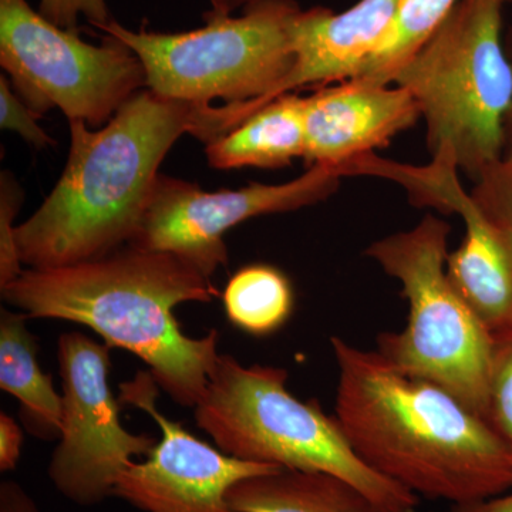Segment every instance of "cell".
Masks as SVG:
<instances>
[{
    "mask_svg": "<svg viewBox=\"0 0 512 512\" xmlns=\"http://www.w3.org/2000/svg\"><path fill=\"white\" fill-rule=\"evenodd\" d=\"M202 104L140 90L101 128L70 121L69 160L56 187L16 227L29 268L92 261L127 247L175 141L190 134ZM205 106V104H204Z\"/></svg>",
    "mask_w": 512,
    "mask_h": 512,
    "instance_id": "3",
    "label": "cell"
},
{
    "mask_svg": "<svg viewBox=\"0 0 512 512\" xmlns=\"http://www.w3.org/2000/svg\"><path fill=\"white\" fill-rule=\"evenodd\" d=\"M494 340L487 420L512 446V332Z\"/></svg>",
    "mask_w": 512,
    "mask_h": 512,
    "instance_id": "20",
    "label": "cell"
},
{
    "mask_svg": "<svg viewBox=\"0 0 512 512\" xmlns=\"http://www.w3.org/2000/svg\"><path fill=\"white\" fill-rule=\"evenodd\" d=\"M305 97L285 94L207 144L217 170L256 167L275 170L305 154Z\"/></svg>",
    "mask_w": 512,
    "mask_h": 512,
    "instance_id": "15",
    "label": "cell"
},
{
    "mask_svg": "<svg viewBox=\"0 0 512 512\" xmlns=\"http://www.w3.org/2000/svg\"><path fill=\"white\" fill-rule=\"evenodd\" d=\"M510 45H511V53H512V32H511V37H510ZM504 158H507V160H512V109L510 111V116H508L507 128H505Z\"/></svg>",
    "mask_w": 512,
    "mask_h": 512,
    "instance_id": "29",
    "label": "cell"
},
{
    "mask_svg": "<svg viewBox=\"0 0 512 512\" xmlns=\"http://www.w3.org/2000/svg\"><path fill=\"white\" fill-rule=\"evenodd\" d=\"M227 498L237 512H379L342 478L285 468L241 481Z\"/></svg>",
    "mask_w": 512,
    "mask_h": 512,
    "instance_id": "17",
    "label": "cell"
},
{
    "mask_svg": "<svg viewBox=\"0 0 512 512\" xmlns=\"http://www.w3.org/2000/svg\"><path fill=\"white\" fill-rule=\"evenodd\" d=\"M458 2L460 0H400L392 28L356 77L392 84L397 69L439 28Z\"/></svg>",
    "mask_w": 512,
    "mask_h": 512,
    "instance_id": "19",
    "label": "cell"
},
{
    "mask_svg": "<svg viewBox=\"0 0 512 512\" xmlns=\"http://www.w3.org/2000/svg\"><path fill=\"white\" fill-rule=\"evenodd\" d=\"M293 0H254L239 16L205 19L180 33L96 26L140 59L147 89L165 99L205 104L192 136L210 144L248 119L291 72Z\"/></svg>",
    "mask_w": 512,
    "mask_h": 512,
    "instance_id": "4",
    "label": "cell"
},
{
    "mask_svg": "<svg viewBox=\"0 0 512 512\" xmlns=\"http://www.w3.org/2000/svg\"><path fill=\"white\" fill-rule=\"evenodd\" d=\"M110 352L82 332L63 333L57 342L62 427L47 474L64 498L82 507L114 497L121 473L157 444L121 424L120 400L110 386Z\"/></svg>",
    "mask_w": 512,
    "mask_h": 512,
    "instance_id": "9",
    "label": "cell"
},
{
    "mask_svg": "<svg viewBox=\"0 0 512 512\" xmlns=\"http://www.w3.org/2000/svg\"><path fill=\"white\" fill-rule=\"evenodd\" d=\"M0 512H40L35 501L13 481L0 485Z\"/></svg>",
    "mask_w": 512,
    "mask_h": 512,
    "instance_id": "26",
    "label": "cell"
},
{
    "mask_svg": "<svg viewBox=\"0 0 512 512\" xmlns=\"http://www.w3.org/2000/svg\"><path fill=\"white\" fill-rule=\"evenodd\" d=\"M505 2L460 0L392 79L416 100L433 157L450 156L476 183L504 160L512 109Z\"/></svg>",
    "mask_w": 512,
    "mask_h": 512,
    "instance_id": "6",
    "label": "cell"
},
{
    "mask_svg": "<svg viewBox=\"0 0 512 512\" xmlns=\"http://www.w3.org/2000/svg\"><path fill=\"white\" fill-rule=\"evenodd\" d=\"M22 447V427L9 414L0 413V470H15L22 454Z\"/></svg>",
    "mask_w": 512,
    "mask_h": 512,
    "instance_id": "25",
    "label": "cell"
},
{
    "mask_svg": "<svg viewBox=\"0 0 512 512\" xmlns=\"http://www.w3.org/2000/svg\"><path fill=\"white\" fill-rule=\"evenodd\" d=\"M229 322L252 336H268L291 319L295 293L284 272L266 264L239 269L222 293Z\"/></svg>",
    "mask_w": 512,
    "mask_h": 512,
    "instance_id": "18",
    "label": "cell"
},
{
    "mask_svg": "<svg viewBox=\"0 0 512 512\" xmlns=\"http://www.w3.org/2000/svg\"><path fill=\"white\" fill-rule=\"evenodd\" d=\"M399 5L400 0H359L340 13L319 6L299 10L292 23L291 72L254 113L293 90L356 77L392 28Z\"/></svg>",
    "mask_w": 512,
    "mask_h": 512,
    "instance_id": "14",
    "label": "cell"
},
{
    "mask_svg": "<svg viewBox=\"0 0 512 512\" xmlns=\"http://www.w3.org/2000/svg\"><path fill=\"white\" fill-rule=\"evenodd\" d=\"M39 12L49 22L67 30H77L82 16L94 28L113 19L106 0H40Z\"/></svg>",
    "mask_w": 512,
    "mask_h": 512,
    "instance_id": "24",
    "label": "cell"
},
{
    "mask_svg": "<svg viewBox=\"0 0 512 512\" xmlns=\"http://www.w3.org/2000/svg\"><path fill=\"white\" fill-rule=\"evenodd\" d=\"M28 316L0 311V389L19 403V416L33 437L57 440L62 427V394L37 360L39 343L28 329Z\"/></svg>",
    "mask_w": 512,
    "mask_h": 512,
    "instance_id": "16",
    "label": "cell"
},
{
    "mask_svg": "<svg viewBox=\"0 0 512 512\" xmlns=\"http://www.w3.org/2000/svg\"><path fill=\"white\" fill-rule=\"evenodd\" d=\"M29 319L86 326L107 346L143 360L173 402L194 409L217 365L220 332L185 335L174 315L181 303L211 302V279L180 256L123 247L101 258L57 268H29L0 289Z\"/></svg>",
    "mask_w": 512,
    "mask_h": 512,
    "instance_id": "2",
    "label": "cell"
},
{
    "mask_svg": "<svg viewBox=\"0 0 512 512\" xmlns=\"http://www.w3.org/2000/svg\"><path fill=\"white\" fill-rule=\"evenodd\" d=\"M335 414L360 460L410 493L451 505L512 490V446L439 384L400 372L379 353L330 339Z\"/></svg>",
    "mask_w": 512,
    "mask_h": 512,
    "instance_id": "1",
    "label": "cell"
},
{
    "mask_svg": "<svg viewBox=\"0 0 512 512\" xmlns=\"http://www.w3.org/2000/svg\"><path fill=\"white\" fill-rule=\"evenodd\" d=\"M22 200L23 192L18 181L3 171L0 181V289L12 284L25 271L16 244L18 225H15Z\"/></svg>",
    "mask_w": 512,
    "mask_h": 512,
    "instance_id": "21",
    "label": "cell"
},
{
    "mask_svg": "<svg viewBox=\"0 0 512 512\" xmlns=\"http://www.w3.org/2000/svg\"><path fill=\"white\" fill-rule=\"evenodd\" d=\"M282 367L245 366L221 353L194 417L229 456L285 470L332 474L355 485L379 512H417L419 497L360 460L318 399L302 402Z\"/></svg>",
    "mask_w": 512,
    "mask_h": 512,
    "instance_id": "5",
    "label": "cell"
},
{
    "mask_svg": "<svg viewBox=\"0 0 512 512\" xmlns=\"http://www.w3.org/2000/svg\"><path fill=\"white\" fill-rule=\"evenodd\" d=\"M254 0H210L211 9L205 13V19L232 16L239 9H244Z\"/></svg>",
    "mask_w": 512,
    "mask_h": 512,
    "instance_id": "28",
    "label": "cell"
},
{
    "mask_svg": "<svg viewBox=\"0 0 512 512\" xmlns=\"http://www.w3.org/2000/svg\"><path fill=\"white\" fill-rule=\"evenodd\" d=\"M305 154L309 165H326L342 175L346 165L386 146L416 123L420 109L400 86L345 80L305 97Z\"/></svg>",
    "mask_w": 512,
    "mask_h": 512,
    "instance_id": "13",
    "label": "cell"
},
{
    "mask_svg": "<svg viewBox=\"0 0 512 512\" xmlns=\"http://www.w3.org/2000/svg\"><path fill=\"white\" fill-rule=\"evenodd\" d=\"M0 64L30 109H60L90 128L106 126L147 87L143 64L124 43L107 35L100 46L84 42L26 0H0Z\"/></svg>",
    "mask_w": 512,
    "mask_h": 512,
    "instance_id": "8",
    "label": "cell"
},
{
    "mask_svg": "<svg viewBox=\"0 0 512 512\" xmlns=\"http://www.w3.org/2000/svg\"><path fill=\"white\" fill-rule=\"evenodd\" d=\"M450 232L446 221L427 215L409 231L366 249L402 284L409 302L406 328L380 333L376 352L400 372L439 384L487 419L495 340L448 279Z\"/></svg>",
    "mask_w": 512,
    "mask_h": 512,
    "instance_id": "7",
    "label": "cell"
},
{
    "mask_svg": "<svg viewBox=\"0 0 512 512\" xmlns=\"http://www.w3.org/2000/svg\"><path fill=\"white\" fill-rule=\"evenodd\" d=\"M42 114L30 109L20 99L19 94L10 89L9 80L0 77V123L5 130H12L36 148L53 146L55 141L47 136L45 130L37 124Z\"/></svg>",
    "mask_w": 512,
    "mask_h": 512,
    "instance_id": "22",
    "label": "cell"
},
{
    "mask_svg": "<svg viewBox=\"0 0 512 512\" xmlns=\"http://www.w3.org/2000/svg\"><path fill=\"white\" fill-rule=\"evenodd\" d=\"M446 512H512V490L477 503L451 505Z\"/></svg>",
    "mask_w": 512,
    "mask_h": 512,
    "instance_id": "27",
    "label": "cell"
},
{
    "mask_svg": "<svg viewBox=\"0 0 512 512\" xmlns=\"http://www.w3.org/2000/svg\"><path fill=\"white\" fill-rule=\"evenodd\" d=\"M453 158L441 154L427 167H409L366 158L363 174L379 175L404 185L414 202L456 212L466 222V237L447 256V276L488 332H512V228L478 204L458 183Z\"/></svg>",
    "mask_w": 512,
    "mask_h": 512,
    "instance_id": "12",
    "label": "cell"
},
{
    "mask_svg": "<svg viewBox=\"0 0 512 512\" xmlns=\"http://www.w3.org/2000/svg\"><path fill=\"white\" fill-rule=\"evenodd\" d=\"M471 197L512 228V160L504 158L477 181Z\"/></svg>",
    "mask_w": 512,
    "mask_h": 512,
    "instance_id": "23",
    "label": "cell"
},
{
    "mask_svg": "<svg viewBox=\"0 0 512 512\" xmlns=\"http://www.w3.org/2000/svg\"><path fill=\"white\" fill-rule=\"evenodd\" d=\"M160 390L150 370L120 386V402L156 421L161 439L146 460L133 461L121 473L114 497L143 512H237L228 503L229 490L279 467L239 460L197 439L158 410Z\"/></svg>",
    "mask_w": 512,
    "mask_h": 512,
    "instance_id": "11",
    "label": "cell"
},
{
    "mask_svg": "<svg viewBox=\"0 0 512 512\" xmlns=\"http://www.w3.org/2000/svg\"><path fill=\"white\" fill-rule=\"evenodd\" d=\"M340 177L335 168L312 165L289 183L210 192L160 174L128 245L180 256L211 279L228 264L224 237L229 229L261 215L318 204L338 190Z\"/></svg>",
    "mask_w": 512,
    "mask_h": 512,
    "instance_id": "10",
    "label": "cell"
}]
</instances>
